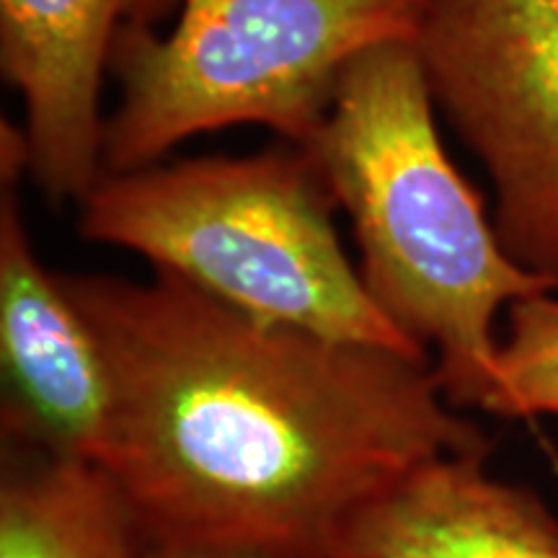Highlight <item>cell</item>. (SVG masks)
<instances>
[{
    "label": "cell",
    "instance_id": "obj_1",
    "mask_svg": "<svg viewBox=\"0 0 558 558\" xmlns=\"http://www.w3.org/2000/svg\"><path fill=\"white\" fill-rule=\"evenodd\" d=\"M111 383L104 463L153 543L329 558L424 460L492 452L435 360L279 324L153 269L58 271Z\"/></svg>",
    "mask_w": 558,
    "mask_h": 558
},
{
    "label": "cell",
    "instance_id": "obj_2",
    "mask_svg": "<svg viewBox=\"0 0 558 558\" xmlns=\"http://www.w3.org/2000/svg\"><path fill=\"white\" fill-rule=\"evenodd\" d=\"M414 39L383 41L349 62L308 145L360 248V277L383 316L432 354L456 409L486 399L497 316L558 292L501 248L478 192L445 150Z\"/></svg>",
    "mask_w": 558,
    "mask_h": 558
},
{
    "label": "cell",
    "instance_id": "obj_3",
    "mask_svg": "<svg viewBox=\"0 0 558 558\" xmlns=\"http://www.w3.org/2000/svg\"><path fill=\"white\" fill-rule=\"evenodd\" d=\"M337 199L303 145L104 173L78 233L140 254L207 295L320 337L432 357L373 303L341 246Z\"/></svg>",
    "mask_w": 558,
    "mask_h": 558
},
{
    "label": "cell",
    "instance_id": "obj_4",
    "mask_svg": "<svg viewBox=\"0 0 558 558\" xmlns=\"http://www.w3.org/2000/svg\"><path fill=\"white\" fill-rule=\"evenodd\" d=\"M427 0H184L169 34L128 29L109 75L104 173L160 163L186 137L262 124L308 145L349 62L414 39Z\"/></svg>",
    "mask_w": 558,
    "mask_h": 558
},
{
    "label": "cell",
    "instance_id": "obj_5",
    "mask_svg": "<svg viewBox=\"0 0 558 558\" xmlns=\"http://www.w3.org/2000/svg\"><path fill=\"white\" fill-rule=\"evenodd\" d=\"M414 47L492 179L501 248L558 282V0H427Z\"/></svg>",
    "mask_w": 558,
    "mask_h": 558
},
{
    "label": "cell",
    "instance_id": "obj_6",
    "mask_svg": "<svg viewBox=\"0 0 558 558\" xmlns=\"http://www.w3.org/2000/svg\"><path fill=\"white\" fill-rule=\"evenodd\" d=\"M184 0H0V73L24 101L26 177L54 205L104 177L101 86L128 29L163 32Z\"/></svg>",
    "mask_w": 558,
    "mask_h": 558
},
{
    "label": "cell",
    "instance_id": "obj_7",
    "mask_svg": "<svg viewBox=\"0 0 558 558\" xmlns=\"http://www.w3.org/2000/svg\"><path fill=\"white\" fill-rule=\"evenodd\" d=\"M19 184L0 181L3 439L104 463L111 422L107 362L58 271L34 248Z\"/></svg>",
    "mask_w": 558,
    "mask_h": 558
},
{
    "label": "cell",
    "instance_id": "obj_8",
    "mask_svg": "<svg viewBox=\"0 0 558 558\" xmlns=\"http://www.w3.org/2000/svg\"><path fill=\"white\" fill-rule=\"evenodd\" d=\"M450 452L403 473L344 522L329 558H558V518L538 494Z\"/></svg>",
    "mask_w": 558,
    "mask_h": 558
},
{
    "label": "cell",
    "instance_id": "obj_9",
    "mask_svg": "<svg viewBox=\"0 0 558 558\" xmlns=\"http://www.w3.org/2000/svg\"><path fill=\"white\" fill-rule=\"evenodd\" d=\"M150 546L107 465L3 439L0 558H143Z\"/></svg>",
    "mask_w": 558,
    "mask_h": 558
},
{
    "label": "cell",
    "instance_id": "obj_10",
    "mask_svg": "<svg viewBox=\"0 0 558 558\" xmlns=\"http://www.w3.org/2000/svg\"><path fill=\"white\" fill-rule=\"evenodd\" d=\"M481 409L488 414L558 416V292L514 300Z\"/></svg>",
    "mask_w": 558,
    "mask_h": 558
},
{
    "label": "cell",
    "instance_id": "obj_11",
    "mask_svg": "<svg viewBox=\"0 0 558 558\" xmlns=\"http://www.w3.org/2000/svg\"><path fill=\"white\" fill-rule=\"evenodd\" d=\"M143 558H267L256 554H243V550L226 548H197V546H166V543H153Z\"/></svg>",
    "mask_w": 558,
    "mask_h": 558
}]
</instances>
